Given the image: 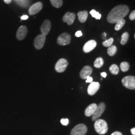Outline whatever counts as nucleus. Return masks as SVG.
<instances>
[{
	"label": "nucleus",
	"instance_id": "1",
	"mask_svg": "<svg viewBox=\"0 0 135 135\" xmlns=\"http://www.w3.org/2000/svg\"><path fill=\"white\" fill-rule=\"evenodd\" d=\"M130 9L124 5H118L109 12L107 16V21L111 24H114L119 20L124 19L129 14Z\"/></svg>",
	"mask_w": 135,
	"mask_h": 135
},
{
	"label": "nucleus",
	"instance_id": "31",
	"mask_svg": "<svg viewBox=\"0 0 135 135\" xmlns=\"http://www.w3.org/2000/svg\"><path fill=\"white\" fill-rule=\"evenodd\" d=\"M111 135H122V134L121 133V132H118V131H117V132H114L113 133H112Z\"/></svg>",
	"mask_w": 135,
	"mask_h": 135
},
{
	"label": "nucleus",
	"instance_id": "21",
	"mask_svg": "<svg viewBox=\"0 0 135 135\" xmlns=\"http://www.w3.org/2000/svg\"><path fill=\"white\" fill-rule=\"evenodd\" d=\"M110 72L113 75H118L119 73V68L116 64H113L109 68Z\"/></svg>",
	"mask_w": 135,
	"mask_h": 135
},
{
	"label": "nucleus",
	"instance_id": "32",
	"mask_svg": "<svg viewBox=\"0 0 135 135\" xmlns=\"http://www.w3.org/2000/svg\"><path fill=\"white\" fill-rule=\"evenodd\" d=\"M29 18V17L27 15H23L22 17H21V19L23 20H26L28 19Z\"/></svg>",
	"mask_w": 135,
	"mask_h": 135
},
{
	"label": "nucleus",
	"instance_id": "27",
	"mask_svg": "<svg viewBox=\"0 0 135 135\" xmlns=\"http://www.w3.org/2000/svg\"><path fill=\"white\" fill-rule=\"evenodd\" d=\"M69 119H62L61 120V124L64 126H67L69 124Z\"/></svg>",
	"mask_w": 135,
	"mask_h": 135
},
{
	"label": "nucleus",
	"instance_id": "12",
	"mask_svg": "<svg viewBox=\"0 0 135 135\" xmlns=\"http://www.w3.org/2000/svg\"><path fill=\"white\" fill-rule=\"evenodd\" d=\"M96 46V42L95 40H90L84 45L83 47V51L85 53H89L95 48Z\"/></svg>",
	"mask_w": 135,
	"mask_h": 135
},
{
	"label": "nucleus",
	"instance_id": "36",
	"mask_svg": "<svg viewBox=\"0 0 135 135\" xmlns=\"http://www.w3.org/2000/svg\"><path fill=\"white\" fill-rule=\"evenodd\" d=\"M4 1L6 4H9L12 1V0H4Z\"/></svg>",
	"mask_w": 135,
	"mask_h": 135
},
{
	"label": "nucleus",
	"instance_id": "20",
	"mask_svg": "<svg viewBox=\"0 0 135 135\" xmlns=\"http://www.w3.org/2000/svg\"><path fill=\"white\" fill-rule=\"evenodd\" d=\"M104 60L101 57H99L97 58L94 62V67L96 68H100L104 65Z\"/></svg>",
	"mask_w": 135,
	"mask_h": 135
},
{
	"label": "nucleus",
	"instance_id": "33",
	"mask_svg": "<svg viewBox=\"0 0 135 135\" xmlns=\"http://www.w3.org/2000/svg\"><path fill=\"white\" fill-rule=\"evenodd\" d=\"M131 133H132V135H135V128H133V129H131Z\"/></svg>",
	"mask_w": 135,
	"mask_h": 135
},
{
	"label": "nucleus",
	"instance_id": "19",
	"mask_svg": "<svg viewBox=\"0 0 135 135\" xmlns=\"http://www.w3.org/2000/svg\"><path fill=\"white\" fill-rule=\"evenodd\" d=\"M117 51V48L116 47V46L112 45L108 49L107 53L110 56L112 57L114 56L116 54Z\"/></svg>",
	"mask_w": 135,
	"mask_h": 135
},
{
	"label": "nucleus",
	"instance_id": "35",
	"mask_svg": "<svg viewBox=\"0 0 135 135\" xmlns=\"http://www.w3.org/2000/svg\"><path fill=\"white\" fill-rule=\"evenodd\" d=\"M106 33H103L102 34V37H103V39H105L106 38Z\"/></svg>",
	"mask_w": 135,
	"mask_h": 135
},
{
	"label": "nucleus",
	"instance_id": "17",
	"mask_svg": "<svg viewBox=\"0 0 135 135\" xmlns=\"http://www.w3.org/2000/svg\"><path fill=\"white\" fill-rule=\"evenodd\" d=\"M78 17L81 23H85L87 21L88 17V12L87 11H79L78 13Z\"/></svg>",
	"mask_w": 135,
	"mask_h": 135
},
{
	"label": "nucleus",
	"instance_id": "16",
	"mask_svg": "<svg viewBox=\"0 0 135 135\" xmlns=\"http://www.w3.org/2000/svg\"><path fill=\"white\" fill-rule=\"evenodd\" d=\"M97 105L94 103L88 106L85 111V114L87 117H90L93 115L96 110Z\"/></svg>",
	"mask_w": 135,
	"mask_h": 135
},
{
	"label": "nucleus",
	"instance_id": "5",
	"mask_svg": "<svg viewBox=\"0 0 135 135\" xmlns=\"http://www.w3.org/2000/svg\"><path fill=\"white\" fill-rule=\"evenodd\" d=\"M105 109H106L105 104L103 102L100 103L99 105L97 106L96 110L92 115V120L94 121H96L97 120H98L102 116L103 113L104 112Z\"/></svg>",
	"mask_w": 135,
	"mask_h": 135
},
{
	"label": "nucleus",
	"instance_id": "18",
	"mask_svg": "<svg viewBox=\"0 0 135 135\" xmlns=\"http://www.w3.org/2000/svg\"><path fill=\"white\" fill-rule=\"evenodd\" d=\"M116 23V25L115 27V30L116 31H119L124 27V26L125 24V20H120L117 21Z\"/></svg>",
	"mask_w": 135,
	"mask_h": 135
},
{
	"label": "nucleus",
	"instance_id": "30",
	"mask_svg": "<svg viewBox=\"0 0 135 135\" xmlns=\"http://www.w3.org/2000/svg\"><path fill=\"white\" fill-rule=\"evenodd\" d=\"M82 35H83V34H82V32H81V31H77V32L76 33L75 36H76V37H80L82 36Z\"/></svg>",
	"mask_w": 135,
	"mask_h": 135
},
{
	"label": "nucleus",
	"instance_id": "24",
	"mask_svg": "<svg viewBox=\"0 0 135 135\" xmlns=\"http://www.w3.org/2000/svg\"><path fill=\"white\" fill-rule=\"evenodd\" d=\"M121 71L123 72H127L130 69V65L128 62H123L120 64Z\"/></svg>",
	"mask_w": 135,
	"mask_h": 135
},
{
	"label": "nucleus",
	"instance_id": "4",
	"mask_svg": "<svg viewBox=\"0 0 135 135\" xmlns=\"http://www.w3.org/2000/svg\"><path fill=\"white\" fill-rule=\"evenodd\" d=\"M88 128L83 124H80L76 126L71 131V135H85L87 133Z\"/></svg>",
	"mask_w": 135,
	"mask_h": 135
},
{
	"label": "nucleus",
	"instance_id": "8",
	"mask_svg": "<svg viewBox=\"0 0 135 135\" xmlns=\"http://www.w3.org/2000/svg\"><path fill=\"white\" fill-rule=\"evenodd\" d=\"M46 41V36L42 34L36 37L34 41V46L37 50H40L43 47Z\"/></svg>",
	"mask_w": 135,
	"mask_h": 135
},
{
	"label": "nucleus",
	"instance_id": "25",
	"mask_svg": "<svg viewBox=\"0 0 135 135\" xmlns=\"http://www.w3.org/2000/svg\"><path fill=\"white\" fill-rule=\"evenodd\" d=\"M90 14L92 15L93 18H95L97 20H100L101 18L102 15L96 10H92L90 12Z\"/></svg>",
	"mask_w": 135,
	"mask_h": 135
},
{
	"label": "nucleus",
	"instance_id": "34",
	"mask_svg": "<svg viewBox=\"0 0 135 135\" xmlns=\"http://www.w3.org/2000/svg\"><path fill=\"white\" fill-rule=\"evenodd\" d=\"M101 76H102V77H104V78L106 77V76H107L106 73H105V72L102 73L101 74Z\"/></svg>",
	"mask_w": 135,
	"mask_h": 135
},
{
	"label": "nucleus",
	"instance_id": "14",
	"mask_svg": "<svg viewBox=\"0 0 135 135\" xmlns=\"http://www.w3.org/2000/svg\"><path fill=\"white\" fill-rule=\"evenodd\" d=\"M28 33V29L24 26H21L17 31V38L20 41L23 40L25 38Z\"/></svg>",
	"mask_w": 135,
	"mask_h": 135
},
{
	"label": "nucleus",
	"instance_id": "28",
	"mask_svg": "<svg viewBox=\"0 0 135 135\" xmlns=\"http://www.w3.org/2000/svg\"><path fill=\"white\" fill-rule=\"evenodd\" d=\"M129 19L131 21H134L135 19V11L133 10L131 13L130 16H129Z\"/></svg>",
	"mask_w": 135,
	"mask_h": 135
},
{
	"label": "nucleus",
	"instance_id": "6",
	"mask_svg": "<svg viewBox=\"0 0 135 135\" xmlns=\"http://www.w3.org/2000/svg\"><path fill=\"white\" fill-rule=\"evenodd\" d=\"M71 40V37L70 35L67 33H64L61 34L57 39V43L61 46L67 45L70 43Z\"/></svg>",
	"mask_w": 135,
	"mask_h": 135
},
{
	"label": "nucleus",
	"instance_id": "23",
	"mask_svg": "<svg viewBox=\"0 0 135 135\" xmlns=\"http://www.w3.org/2000/svg\"><path fill=\"white\" fill-rule=\"evenodd\" d=\"M129 38V35L127 32H125L122 35L121 37V44L122 45H125L127 43Z\"/></svg>",
	"mask_w": 135,
	"mask_h": 135
},
{
	"label": "nucleus",
	"instance_id": "7",
	"mask_svg": "<svg viewBox=\"0 0 135 135\" xmlns=\"http://www.w3.org/2000/svg\"><path fill=\"white\" fill-rule=\"evenodd\" d=\"M68 66V62L65 59H60L55 65V70L58 73H63L66 70Z\"/></svg>",
	"mask_w": 135,
	"mask_h": 135
},
{
	"label": "nucleus",
	"instance_id": "9",
	"mask_svg": "<svg viewBox=\"0 0 135 135\" xmlns=\"http://www.w3.org/2000/svg\"><path fill=\"white\" fill-rule=\"evenodd\" d=\"M43 4L41 2H37L32 5L29 9V13L30 15H34L38 13L42 9Z\"/></svg>",
	"mask_w": 135,
	"mask_h": 135
},
{
	"label": "nucleus",
	"instance_id": "29",
	"mask_svg": "<svg viewBox=\"0 0 135 135\" xmlns=\"http://www.w3.org/2000/svg\"><path fill=\"white\" fill-rule=\"evenodd\" d=\"M86 83H92L93 82V78L92 77H90V76H88V77H87L86 78Z\"/></svg>",
	"mask_w": 135,
	"mask_h": 135
},
{
	"label": "nucleus",
	"instance_id": "22",
	"mask_svg": "<svg viewBox=\"0 0 135 135\" xmlns=\"http://www.w3.org/2000/svg\"><path fill=\"white\" fill-rule=\"evenodd\" d=\"M50 2L52 5L56 8H59L63 5V0H50Z\"/></svg>",
	"mask_w": 135,
	"mask_h": 135
},
{
	"label": "nucleus",
	"instance_id": "15",
	"mask_svg": "<svg viewBox=\"0 0 135 135\" xmlns=\"http://www.w3.org/2000/svg\"><path fill=\"white\" fill-rule=\"evenodd\" d=\"M93 70L89 66H86L82 69L80 72V77L83 79H86V78L92 74Z\"/></svg>",
	"mask_w": 135,
	"mask_h": 135
},
{
	"label": "nucleus",
	"instance_id": "2",
	"mask_svg": "<svg viewBox=\"0 0 135 135\" xmlns=\"http://www.w3.org/2000/svg\"><path fill=\"white\" fill-rule=\"evenodd\" d=\"M94 128L97 133L100 135H104L108 130L106 122L102 119L97 120L94 124Z\"/></svg>",
	"mask_w": 135,
	"mask_h": 135
},
{
	"label": "nucleus",
	"instance_id": "11",
	"mask_svg": "<svg viewBox=\"0 0 135 135\" xmlns=\"http://www.w3.org/2000/svg\"><path fill=\"white\" fill-rule=\"evenodd\" d=\"M51 28V23L49 20H46L44 21L41 26V32L42 35L46 36L49 34Z\"/></svg>",
	"mask_w": 135,
	"mask_h": 135
},
{
	"label": "nucleus",
	"instance_id": "26",
	"mask_svg": "<svg viewBox=\"0 0 135 135\" xmlns=\"http://www.w3.org/2000/svg\"><path fill=\"white\" fill-rule=\"evenodd\" d=\"M113 42H114V39L113 38H111L108 40H107L106 41H105L104 42H103L102 44L104 47H109L112 45Z\"/></svg>",
	"mask_w": 135,
	"mask_h": 135
},
{
	"label": "nucleus",
	"instance_id": "10",
	"mask_svg": "<svg viewBox=\"0 0 135 135\" xmlns=\"http://www.w3.org/2000/svg\"><path fill=\"white\" fill-rule=\"evenodd\" d=\"M100 85L98 82H92L88 88V93L90 96L94 95L99 90Z\"/></svg>",
	"mask_w": 135,
	"mask_h": 135
},
{
	"label": "nucleus",
	"instance_id": "3",
	"mask_svg": "<svg viewBox=\"0 0 135 135\" xmlns=\"http://www.w3.org/2000/svg\"><path fill=\"white\" fill-rule=\"evenodd\" d=\"M123 86L130 90L135 89V77L133 76H128L123 78L122 80Z\"/></svg>",
	"mask_w": 135,
	"mask_h": 135
},
{
	"label": "nucleus",
	"instance_id": "13",
	"mask_svg": "<svg viewBox=\"0 0 135 135\" xmlns=\"http://www.w3.org/2000/svg\"><path fill=\"white\" fill-rule=\"evenodd\" d=\"M76 19V15L73 13L67 12L63 16V22L67 23L68 25H72Z\"/></svg>",
	"mask_w": 135,
	"mask_h": 135
}]
</instances>
